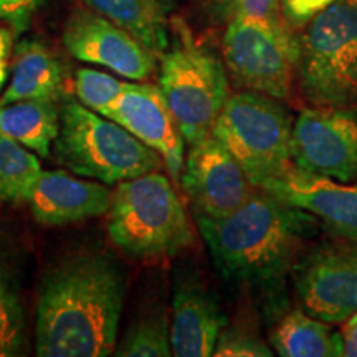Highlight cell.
<instances>
[{
	"label": "cell",
	"instance_id": "cell-22",
	"mask_svg": "<svg viewBox=\"0 0 357 357\" xmlns=\"http://www.w3.org/2000/svg\"><path fill=\"white\" fill-rule=\"evenodd\" d=\"M114 351L119 357L172 356L171 323L162 305H153L137 312Z\"/></svg>",
	"mask_w": 357,
	"mask_h": 357
},
{
	"label": "cell",
	"instance_id": "cell-24",
	"mask_svg": "<svg viewBox=\"0 0 357 357\" xmlns=\"http://www.w3.org/2000/svg\"><path fill=\"white\" fill-rule=\"evenodd\" d=\"M124 82L105 71L79 68L75 75V93L82 105L95 113L105 116L116 98L121 95Z\"/></svg>",
	"mask_w": 357,
	"mask_h": 357
},
{
	"label": "cell",
	"instance_id": "cell-15",
	"mask_svg": "<svg viewBox=\"0 0 357 357\" xmlns=\"http://www.w3.org/2000/svg\"><path fill=\"white\" fill-rule=\"evenodd\" d=\"M225 324L227 318L217 298L200 276L178 273L172 291V356H213L218 334Z\"/></svg>",
	"mask_w": 357,
	"mask_h": 357
},
{
	"label": "cell",
	"instance_id": "cell-19",
	"mask_svg": "<svg viewBox=\"0 0 357 357\" xmlns=\"http://www.w3.org/2000/svg\"><path fill=\"white\" fill-rule=\"evenodd\" d=\"M270 344L283 357L344 356L341 333L298 307L281 316L270 333Z\"/></svg>",
	"mask_w": 357,
	"mask_h": 357
},
{
	"label": "cell",
	"instance_id": "cell-26",
	"mask_svg": "<svg viewBox=\"0 0 357 357\" xmlns=\"http://www.w3.org/2000/svg\"><path fill=\"white\" fill-rule=\"evenodd\" d=\"M217 357H270V346L248 324H225L218 334L215 351Z\"/></svg>",
	"mask_w": 357,
	"mask_h": 357
},
{
	"label": "cell",
	"instance_id": "cell-10",
	"mask_svg": "<svg viewBox=\"0 0 357 357\" xmlns=\"http://www.w3.org/2000/svg\"><path fill=\"white\" fill-rule=\"evenodd\" d=\"M291 162L314 176L357 181V108L303 109L293 121Z\"/></svg>",
	"mask_w": 357,
	"mask_h": 357
},
{
	"label": "cell",
	"instance_id": "cell-12",
	"mask_svg": "<svg viewBox=\"0 0 357 357\" xmlns=\"http://www.w3.org/2000/svg\"><path fill=\"white\" fill-rule=\"evenodd\" d=\"M63 43L71 56L105 66L129 79L142 82L155 70V56L139 40L88 7L70 13L63 26Z\"/></svg>",
	"mask_w": 357,
	"mask_h": 357
},
{
	"label": "cell",
	"instance_id": "cell-9",
	"mask_svg": "<svg viewBox=\"0 0 357 357\" xmlns=\"http://www.w3.org/2000/svg\"><path fill=\"white\" fill-rule=\"evenodd\" d=\"M303 310L324 323H344L357 312V240H329L305 252L293 270Z\"/></svg>",
	"mask_w": 357,
	"mask_h": 357
},
{
	"label": "cell",
	"instance_id": "cell-23",
	"mask_svg": "<svg viewBox=\"0 0 357 357\" xmlns=\"http://www.w3.org/2000/svg\"><path fill=\"white\" fill-rule=\"evenodd\" d=\"M25 347V312L19 284L0 255V357L22 356Z\"/></svg>",
	"mask_w": 357,
	"mask_h": 357
},
{
	"label": "cell",
	"instance_id": "cell-13",
	"mask_svg": "<svg viewBox=\"0 0 357 357\" xmlns=\"http://www.w3.org/2000/svg\"><path fill=\"white\" fill-rule=\"evenodd\" d=\"M105 116L159 153L174 178L181 177L185 141L159 86L124 83L121 95L116 98Z\"/></svg>",
	"mask_w": 357,
	"mask_h": 357
},
{
	"label": "cell",
	"instance_id": "cell-17",
	"mask_svg": "<svg viewBox=\"0 0 357 357\" xmlns=\"http://www.w3.org/2000/svg\"><path fill=\"white\" fill-rule=\"evenodd\" d=\"M63 66L50 48L38 40H22L13 52L12 79L0 106L22 100H60Z\"/></svg>",
	"mask_w": 357,
	"mask_h": 357
},
{
	"label": "cell",
	"instance_id": "cell-6",
	"mask_svg": "<svg viewBox=\"0 0 357 357\" xmlns=\"http://www.w3.org/2000/svg\"><path fill=\"white\" fill-rule=\"evenodd\" d=\"M296 79L310 106L357 108V7L336 0L307 22Z\"/></svg>",
	"mask_w": 357,
	"mask_h": 357
},
{
	"label": "cell",
	"instance_id": "cell-27",
	"mask_svg": "<svg viewBox=\"0 0 357 357\" xmlns=\"http://www.w3.org/2000/svg\"><path fill=\"white\" fill-rule=\"evenodd\" d=\"M40 3L42 0H0V20L6 22L13 33H24Z\"/></svg>",
	"mask_w": 357,
	"mask_h": 357
},
{
	"label": "cell",
	"instance_id": "cell-14",
	"mask_svg": "<svg viewBox=\"0 0 357 357\" xmlns=\"http://www.w3.org/2000/svg\"><path fill=\"white\" fill-rule=\"evenodd\" d=\"M263 190L318 218L336 236L357 240V185L291 166Z\"/></svg>",
	"mask_w": 357,
	"mask_h": 357
},
{
	"label": "cell",
	"instance_id": "cell-21",
	"mask_svg": "<svg viewBox=\"0 0 357 357\" xmlns=\"http://www.w3.org/2000/svg\"><path fill=\"white\" fill-rule=\"evenodd\" d=\"M42 171L33 151L0 132V202H29Z\"/></svg>",
	"mask_w": 357,
	"mask_h": 357
},
{
	"label": "cell",
	"instance_id": "cell-2",
	"mask_svg": "<svg viewBox=\"0 0 357 357\" xmlns=\"http://www.w3.org/2000/svg\"><path fill=\"white\" fill-rule=\"evenodd\" d=\"M314 218L255 189L223 218H197L200 235L223 280L255 291H275L305 255Z\"/></svg>",
	"mask_w": 357,
	"mask_h": 357
},
{
	"label": "cell",
	"instance_id": "cell-29",
	"mask_svg": "<svg viewBox=\"0 0 357 357\" xmlns=\"http://www.w3.org/2000/svg\"><path fill=\"white\" fill-rule=\"evenodd\" d=\"M342 347L346 357H357V312L344 321L341 329Z\"/></svg>",
	"mask_w": 357,
	"mask_h": 357
},
{
	"label": "cell",
	"instance_id": "cell-8",
	"mask_svg": "<svg viewBox=\"0 0 357 357\" xmlns=\"http://www.w3.org/2000/svg\"><path fill=\"white\" fill-rule=\"evenodd\" d=\"M300 40L283 20H234L223 33V63L245 91L284 100L296 79Z\"/></svg>",
	"mask_w": 357,
	"mask_h": 357
},
{
	"label": "cell",
	"instance_id": "cell-7",
	"mask_svg": "<svg viewBox=\"0 0 357 357\" xmlns=\"http://www.w3.org/2000/svg\"><path fill=\"white\" fill-rule=\"evenodd\" d=\"M291 132V116L276 98L245 89L227 98L212 129L258 189L293 166Z\"/></svg>",
	"mask_w": 357,
	"mask_h": 357
},
{
	"label": "cell",
	"instance_id": "cell-1",
	"mask_svg": "<svg viewBox=\"0 0 357 357\" xmlns=\"http://www.w3.org/2000/svg\"><path fill=\"white\" fill-rule=\"evenodd\" d=\"M124 294V271L109 253L88 250L55 263L37 298V356H109L118 342Z\"/></svg>",
	"mask_w": 357,
	"mask_h": 357
},
{
	"label": "cell",
	"instance_id": "cell-28",
	"mask_svg": "<svg viewBox=\"0 0 357 357\" xmlns=\"http://www.w3.org/2000/svg\"><path fill=\"white\" fill-rule=\"evenodd\" d=\"M336 0H281V6L284 8L288 20L293 24H307L316 13L331 6Z\"/></svg>",
	"mask_w": 357,
	"mask_h": 357
},
{
	"label": "cell",
	"instance_id": "cell-5",
	"mask_svg": "<svg viewBox=\"0 0 357 357\" xmlns=\"http://www.w3.org/2000/svg\"><path fill=\"white\" fill-rule=\"evenodd\" d=\"M53 144L61 166L106 185L155 172L164 164L159 153L128 129L73 100L60 106V131Z\"/></svg>",
	"mask_w": 357,
	"mask_h": 357
},
{
	"label": "cell",
	"instance_id": "cell-31",
	"mask_svg": "<svg viewBox=\"0 0 357 357\" xmlns=\"http://www.w3.org/2000/svg\"><path fill=\"white\" fill-rule=\"evenodd\" d=\"M6 78H7V77H0V91H2L3 83H6Z\"/></svg>",
	"mask_w": 357,
	"mask_h": 357
},
{
	"label": "cell",
	"instance_id": "cell-20",
	"mask_svg": "<svg viewBox=\"0 0 357 357\" xmlns=\"http://www.w3.org/2000/svg\"><path fill=\"white\" fill-rule=\"evenodd\" d=\"M60 131V106L53 100H22L0 106V132L48 158Z\"/></svg>",
	"mask_w": 357,
	"mask_h": 357
},
{
	"label": "cell",
	"instance_id": "cell-32",
	"mask_svg": "<svg viewBox=\"0 0 357 357\" xmlns=\"http://www.w3.org/2000/svg\"><path fill=\"white\" fill-rule=\"evenodd\" d=\"M346 2H349V3H352V6H354V7H357V0H346Z\"/></svg>",
	"mask_w": 357,
	"mask_h": 357
},
{
	"label": "cell",
	"instance_id": "cell-4",
	"mask_svg": "<svg viewBox=\"0 0 357 357\" xmlns=\"http://www.w3.org/2000/svg\"><path fill=\"white\" fill-rule=\"evenodd\" d=\"M159 66V88L187 144L212 134L229 93V73L215 52L199 43L184 22H171Z\"/></svg>",
	"mask_w": 357,
	"mask_h": 357
},
{
	"label": "cell",
	"instance_id": "cell-25",
	"mask_svg": "<svg viewBox=\"0 0 357 357\" xmlns=\"http://www.w3.org/2000/svg\"><path fill=\"white\" fill-rule=\"evenodd\" d=\"M205 6L215 19L234 20H281V0H205Z\"/></svg>",
	"mask_w": 357,
	"mask_h": 357
},
{
	"label": "cell",
	"instance_id": "cell-11",
	"mask_svg": "<svg viewBox=\"0 0 357 357\" xmlns=\"http://www.w3.org/2000/svg\"><path fill=\"white\" fill-rule=\"evenodd\" d=\"M182 187L197 218H223L255 192L243 169L212 134L190 146L182 169Z\"/></svg>",
	"mask_w": 357,
	"mask_h": 357
},
{
	"label": "cell",
	"instance_id": "cell-16",
	"mask_svg": "<svg viewBox=\"0 0 357 357\" xmlns=\"http://www.w3.org/2000/svg\"><path fill=\"white\" fill-rule=\"evenodd\" d=\"M113 190L98 181H84L66 171H42L29 197L30 211L42 225L55 227L108 213Z\"/></svg>",
	"mask_w": 357,
	"mask_h": 357
},
{
	"label": "cell",
	"instance_id": "cell-30",
	"mask_svg": "<svg viewBox=\"0 0 357 357\" xmlns=\"http://www.w3.org/2000/svg\"><path fill=\"white\" fill-rule=\"evenodd\" d=\"M13 32L8 25L0 26V77H7L8 58L12 55Z\"/></svg>",
	"mask_w": 357,
	"mask_h": 357
},
{
	"label": "cell",
	"instance_id": "cell-18",
	"mask_svg": "<svg viewBox=\"0 0 357 357\" xmlns=\"http://www.w3.org/2000/svg\"><path fill=\"white\" fill-rule=\"evenodd\" d=\"M84 7L114 22L160 56L171 38V20L164 0H82Z\"/></svg>",
	"mask_w": 357,
	"mask_h": 357
},
{
	"label": "cell",
	"instance_id": "cell-3",
	"mask_svg": "<svg viewBox=\"0 0 357 357\" xmlns=\"http://www.w3.org/2000/svg\"><path fill=\"white\" fill-rule=\"evenodd\" d=\"M111 242L128 257L160 261L194 243L185 208L159 171L119 182L108 211Z\"/></svg>",
	"mask_w": 357,
	"mask_h": 357
}]
</instances>
